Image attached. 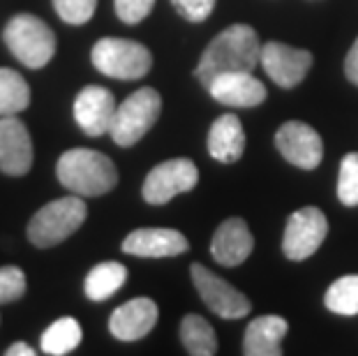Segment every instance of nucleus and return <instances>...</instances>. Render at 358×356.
Here are the masks:
<instances>
[{
  "label": "nucleus",
  "mask_w": 358,
  "mask_h": 356,
  "mask_svg": "<svg viewBox=\"0 0 358 356\" xmlns=\"http://www.w3.org/2000/svg\"><path fill=\"white\" fill-rule=\"evenodd\" d=\"M262 58V42L252 26L234 24L217 33L203 49L194 77L203 88L227 72H252Z\"/></svg>",
  "instance_id": "1"
},
{
  "label": "nucleus",
  "mask_w": 358,
  "mask_h": 356,
  "mask_svg": "<svg viewBox=\"0 0 358 356\" xmlns=\"http://www.w3.org/2000/svg\"><path fill=\"white\" fill-rule=\"evenodd\" d=\"M56 176L60 185L79 197H100L118 183V169L109 155L93 148H72L58 157Z\"/></svg>",
  "instance_id": "2"
},
{
  "label": "nucleus",
  "mask_w": 358,
  "mask_h": 356,
  "mask_svg": "<svg viewBox=\"0 0 358 356\" xmlns=\"http://www.w3.org/2000/svg\"><path fill=\"white\" fill-rule=\"evenodd\" d=\"M88 206L79 194L49 201L28 222V241L35 248H53L72 236L86 222Z\"/></svg>",
  "instance_id": "3"
},
{
  "label": "nucleus",
  "mask_w": 358,
  "mask_h": 356,
  "mask_svg": "<svg viewBox=\"0 0 358 356\" xmlns=\"http://www.w3.org/2000/svg\"><path fill=\"white\" fill-rule=\"evenodd\" d=\"M3 40L10 47L12 56L30 70L49 65L56 54V33L40 17L21 12L10 19L3 30Z\"/></svg>",
  "instance_id": "4"
},
{
  "label": "nucleus",
  "mask_w": 358,
  "mask_h": 356,
  "mask_svg": "<svg viewBox=\"0 0 358 356\" xmlns=\"http://www.w3.org/2000/svg\"><path fill=\"white\" fill-rule=\"evenodd\" d=\"M95 70L104 77L120 81H136L146 77L153 67V56L141 42L123 40V37H102L90 51Z\"/></svg>",
  "instance_id": "5"
},
{
  "label": "nucleus",
  "mask_w": 358,
  "mask_h": 356,
  "mask_svg": "<svg viewBox=\"0 0 358 356\" xmlns=\"http://www.w3.org/2000/svg\"><path fill=\"white\" fill-rule=\"evenodd\" d=\"M159 113H162V97L155 88L146 86L134 90L118 104L109 130L111 139L123 148L134 146L136 141H141L153 130Z\"/></svg>",
  "instance_id": "6"
},
{
  "label": "nucleus",
  "mask_w": 358,
  "mask_h": 356,
  "mask_svg": "<svg viewBox=\"0 0 358 356\" xmlns=\"http://www.w3.org/2000/svg\"><path fill=\"white\" fill-rule=\"evenodd\" d=\"M199 183V169L187 157H173L164 160L148 171L141 185V197L153 206L169 204L173 197L194 190Z\"/></svg>",
  "instance_id": "7"
},
{
  "label": "nucleus",
  "mask_w": 358,
  "mask_h": 356,
  "mask_svg": "<svg viewBox=\"0 0 358 356\" xmlns=\"http://www.w3.org/2000/svg\"><path fill=\"white\" fill-rule=\"evenodd\" d=\"M329 234V220L317 206H303L294 211L287 220L285 236H282V252L287 259L303 262L317 252Z\"/></svg>",
  "instance_id": "8"
},
{
  "label": "nucleus",
  "mask_w": 358,
  "mask_h": 356,
  "mask_svg": "<svg viewBox=\"0 0 358 356\" xmlns=\"http://www.w3.org/2000/svg\"><path fill=\"white\" fill-rule=\"evenodd\" d=\"M189 276H192V283L196 292H199L201 301L222 320H241L252 310V303H250L245 294L238 292L227 280L215 276L210 269H206L203 264H192Z\"/></svg>",
  "instance_id": "9"
},
{
  "label": "nucleus",
  "mask_w": 358,
  "mask_h": 356,
  "mask_svg": "<svg viewBox=\"0 0 358 356\" xmlns=\"http://www.w3.org/2000/svg\"><path fill=\"white\" fill-rule=\"evenodd\" d=\"M275 148L287 162L312 171L324 160V141L315 127L303 120H287L275 132Z\"/></svg>",
  "instance_id": "10"
},
{
  "label": "nucleus",
  "mask_w": 358,
  "mask_h": 356,
  "mask_svg": "<svg viewBox=\"0 0 358 356\" xmlns=\"http://www.w3.org/2000/svg\"><path fill=\"white\" fill-rule=\"evenodd\" d=\"M315 58L308 49L289 47L285 42H266L262 47L259 65L280 88H296L308 77Z\"/></svg>",
  "instance_id": "11"
},
{
  "label": "nucleus",
  "mask_w": 358,
  "mask_h": 356,
  "mask_svg": "<svg viewBox=\"0 0 358 356\" xmlns=\"http://www.w3.org/2000/svg\"><path fill=\"white\" fill-rule=\"evenodd\" d=\"M116 97L102 86H86L74 100V120L88 137H102L111 130L116 116Z\"/></svg>",
  "instance_id": "12"
},
{
  "label": "nucleus",
  "mask_w": 358,
  "mask_h": 356,
  "mask_svg": "<svg viewBox=\"0 0 358 356\" xmlns=\"http://www.w3.org/2000/svg\"><path fill=\"white\" fill-rule=\"evenodd\" d=\"M33 139L17 116H0V171L26 176L33 166Z\"/></svg>",
  "instance_id": "13"
},
{
  "label": "nucleus",
  "mask_w": 358,
  "mask_h": 356,
  "mask_svg": "<svg viewBox=\"0 0 358 356\" xmlns=\"http://www.w3.org/2000/svg\"><path fill=\"white\" fill-rule=\"evenodd\" d=\"M123 252L143 259H164V257H178L189 248L187 238L178 229L166 227H143V229L129 232L123 241Z\"/></svg>",
  "instance_id": "14"
},
{
  "label": "nucleus",
  "mask_w": 358,
  "mask_h": 356,
  "mask_svg": "<svg viewBox=\"0 0 358 356\" xmlns=\"http://www.w3.org/2000/svg\"><path fill=\"white\" fill-rule=\"evenodd\" d=\"M157 317V303L148 297H139L113 310L109 317V331L113 338L123 340V343H134V340L146 338L155 329Z\"/></svg>",
  "instance_id": "15"
},
{
  "label": "nucleus",
  "mask_w": 358,
  "mask_h": 356,
  "mask_svg": "<svg viewBox=\"0 0 358 356\" xmlns=\"http://www.w3.org/2000/svg\"><path fill=\"white\" fill-rule=\"evenodd\" d=\"M210 97L224 107H238V109H252L266 102L268 90L259 81L252 72H227L220 74L217 79L206 88Z\"/></svg>",
  "instance_id": "16"
},
{
  "label": "nucleus",
  "mask_w": 358,
  "mask_h": 356,
  "mask_svg": "<svg viewBox=\"0 0 358 356\" xmlns=\"http://www.w3.org/2000/svg\"><path fill=\"white\" fill-rule=\"evenodd\" d=\"M255 236L243 218H227L217 227L210 241V255L220 266L234 269L252 255Z\"/></svg>",
  "instance_id": "17"
},
{
  "label": "nucleus",
  "mask_w": 358,
  "mask_h": 356,
  "mask_svg": "<svg viewBox=\"0 0 358 356\" xmlns=\"http://www.w3.org/2000/svg\"><path fill=\"white\" fill-rule=\"evenodd\" d=\"M289 331V322L280 315H262L248 324L243 336V354L248 356H280L282 340Z\"/></svg>",
  "instance_id": "18"
},
{
  "label": "nucleus",
  "mask_w": 358,
  "mask_h": 356,
  "mask_svg": "<svg viewBox=\"0 0 358 356\" xmlns=\"http://www.w3.org/2000/svg\"><path fill=\"white\" fill-rule=\"evenodd\" d=\"M245 150V130L236 113H222L208 132V153L213 160L234 164Z\"/></svg>",
  "instance_id": "19"
},
{
  "label": "nucleus",
  "mask_w": 358,
  "mask_h": 356,
  "mask_svg": "<svg viewBox=\"0 0 358 356\" xmlns=\"http://www.w3.org/2000/svg\"><path fill=\"white\" fill-rule=\"evenodd\" d=\"M127 280V269L120 262H102L88 271L83 280V292L90 301H106L116 294Z\"/></svg>",
  "instance_id": "20"
},
{
  "label": "nucleus",
  "mask_w": 358,
  "mask_h": 356,
  "mask_svg": "<svg viewBox=\"0 0 358 356\" xmlns=\"http://www.w3.org/2000/svg\"><path fill=\"white\" fill-rule=\"evenodd\" d=\"M81 338H83L81 324L74 317H60V320H56L42 333L40 347L49 356H65L77 350L81 345Z\"/></svg>",
  "instance_id": "21"
},
{
  "label": "nucleus",
  "mask_w": 358,
  "mask_h": 356,
  "mask_svg": "<svg viewBox=\"0 0 358 356\" xmlns=\"http://www.w3.org/2000/svg\"><path fill=\"white\" fill-rule=\"evenodd\" d=\"M180 343L192 356H213L217 354L215 329L201 315H185L180 322Z\"/></svg>",
  "instance_id": "22"
},
{
  "label": "nucleus",
  "mask_w": 358,
  "mask_h": 356,
  "mask_svg": "<svg viewBox=\"0 0 358 356\" xmlns=\"http://www.w3.org/2000/svg\"><path fill=\"white\" fill-rule=\"evenodd\" d=\"M30 86L17 70L0 67V116H17L28 109Z\"/></svg>",
  "instance_id": "23"
},
{
  "label": "nucleus",
  "mask_w": 358,
  "mask_h": 356,
  "mask_svg": "<svg viewBox=\"0 0 358 356\" xmlns=\"http://www.w3.org/2000/svg\"><path fill=\"white\" fill-rule=\"evenodd\" d=\"M324 306L335 315H358V276H342L326 290Z\"/></svg>",
  "instance_id": "24"
},
{
  "label": "nucleus",
  "mask_w": 358,
  "mask_h": 356,
  "mask_svg": "<svg viewBox=\"0 0 358 356\" xmlns=\"http://www.w3.org/2000/svg\"><path fill=\"white\" fill-rule=\"evenodd\" d=\"M338 199L345 206H358V153H347L340 162Z\"/></svg>",
  "instance_id": "25"
},
{
  "label": "nucleus",
  "mask_w": 358,
  "mask_h": 356,
  "mask_svg": "<svg viewBox=\"0 0 358 356\" xmlns=\"http://www.w3.org/2000/svg\"><path fill=\"white\" fill-rule=\"evenodd\" d=\"M53 10L65 24L83 26L93 19L97 10V0H53Z\"/></svg>",
  "instance_id": "26"
},
{
  "label": "nucleus",
  "mask_w": 358,
  "mask_h": 356,
  "mask_svg": "<svg viewBox=\"0 0 358 356\" xmlns=\"http://www.w3.org/2000/svg\"><path fill=\"white\" fill-rule=\"evenodd\" d=\"M26 294V273L19 266H0V306L19 301Z\"/></svg>",
  "instance_id": "27"
},
{
  "label": "nucleus",
  "mask_w": 358,
  "mask_h": 356,
  "mask_svg": "<svg viewBox=\"0 0 358 356\" xmlns=\"http://www.w3.org/2000/svg\"><path fill=\"white\" fill-rule=\"evenodd\" d=\"M155 7V0H113V10L118 19L127 26H134L143 21Z\"/></svg>",
  "instance_id": "28"
},
{
  "label": "nucleus",
  "mask_w": 358,
  "mask_h": 356,
  "mask_svg": "<svg viewBox=\"0 0 358 356\" xmlns=\"http://www.w3.org/2000/svg\"><path fill=\"white\" fill-rule=\"evenodd\" d=\"M171 5L182 19L192 24H201L215 10V0H171Z\"/></svg>",
  "instance_id": "29"
},
{
  "label": "nucleus",
  "mask_w": 358,
  "mask_h": 356,
  "mask_svg": "<svg viewBox=\"0 0 358 356\" xmlns=\"http://www.w3.org/2000/svg\"><path fill=\"white\" fill-rule=\"evenodd\" d=\"M345 77L358 86V37L354 40L352 49L347 51V58H345Z\"/></svg>",
  "instance_id": "30"
},
{
  "label": "nucleus",
  "mask_w": 358,
  "mask_h": 356,
  "mask_svg": "<svg viewBox=\"0 0 358 356\" xmlns=\"http://www.w3.org/2000/svg\"><path fill=\"white\" fill-rule=\"evenodd\" d=\"M5 354H7V356H35L37 352H35L28 343H14V345L7 347V352H5Z\"/></svg>",
  "instance_id": "31"
}]
</instances>
